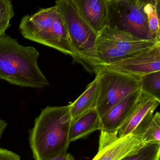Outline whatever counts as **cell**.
<instances>
[{
	"mask_svg": "<svg viewBox=\"0 0 160 160\" xmlns=\"http://www.w3.org/2000/svg\"><path fill=\"white\" fill-rule=\"evenodd\" d=\"M72 122L69 105L47 106L42 110L29 138L34 160H49L67 152Z\"/></svg>",
	"mask_w": 160,
	"mask_h": 160,
	"instance_id": "cell-1",
	"label": "cell"
},
{
	"mask_svg": "<svg viewBox=\"0 0 160 160\" xmlns=\"http://www.w3.org/2000/svg\"><path fill=\"white\" fill-rule=\"evenodd\" d=\"M40 53L9 35L0 37V79L21 88L42 89L50 83L38 64Z\"/></svg>",
	"mask_w": 160,
	"mask_h": 160,
	"instance_id": "cell-2",
	"label": "cell"
},
{
	"mask_svg": "<svg viewBox=\"0 0 160 160\" xmlns=\"http://www.w3.org/2000/svg\"><path fill=\"white\" fill-rule=\"evenodd\" d=\"M25 39L52 48L76 59L65 21L58 8L54 5L42 8L33 14L24 16L19 26Z\"/></svg>",
	"mask_w": 160,
	"mask_h": 160,
	"instance_id": "cell-3",
	"label": "cell"
},
{
	"mask_svg": "<svg viewBox=\"0 0 160 160\" xmlns=\"http://www.w3.org/2000/svg\"><path fill=\"white\" fill-rule=\"evenodd\" d=\"M55 5L65 21L76 54L74 62L81 64L89 72L96 74L100 65L96 49L97 33L79 14L72 0H58Z\"/></svg>",
	"mask_w": 160,
	"mask_h": 160,
	"instance_id": "cell-4",
	"label": "cell"
},
{
	"mask_svg": "<svg viewBox=\"0 0 160 160\" xmlns=\"http://www.w3.org/2000/svg\"><path fill=\"white\" fill-rule=\"evenodd\" d=\"M159 44L160 42L142 40L106 26L97 35L96 40L99 66L129 58Z\"/></svg>",
	"mask_w": 160,
	"mask_h": 160,
	"instance_id": "cell-5",
	"label": "cell"
},
{
	"mask_svg": "<svg viewBox=\"0 0 160 160\" xmlns=\"http://www.w3.org/2000/svg\"><path fill=\"white\" fill-rule=\"evenodd\" d=\"M106 2L108 27L150 40L144 11L147 0H106Z\"/></svg>",
	"mask_w": 160,
	"mask_h": 160,
	"instance_id": "cell-6",
	"label": "cell"
},
{
	"mask_svg": "<svg viewBox=\"0 0 160 160\" xmlns=\"http://www.w3.org/2000/svg\"><path fill=\"white\" fill-rule=\"evenodd\" d=\"M99 93L96 108L100 119L113 106L140 90L138 79L116 71L98 67Z\"/></svg>",
	"mask_w": 160,
	"mask_h": 160,
	"instance_id": "cell-7",
	"label": "cell"
},
{
	"mask_svg": "<svg viewBox=\"0 0 160 160\" xmlns=\"http://www.w3.org/2000/svg\"><path fill=\"white\" fill-rule=\"evenodd\" d=\"M99 67L116 71L138 79L144 75L160 71V44L129 58Z\"/></svg>",
	"mask_w": 160,
	"mask_h": 160,
	"instance_id": "cell-8",
	"label": "cell"
},
{
	"mask_svg": "<svg viewBox=\"0 0 160 160\" xmlns=\"http://www.w3.org/2000/svg\"><path fill=\"white\" fill-rule=\"evenodd\" d=\"M146 145L137 135L119 138L118 135L101 134L98 152L92 160H120Z\"/></svg>",
	"mask_w": 160,
	"mask_h": 160,
	"instance_id": "cell-9",
	"label": "cell"
},
{
	"mask_svg": "<svg viewBox=\"0 0 160 160\" xmlns=\"http://www.w3.org/2000/svg\"><path fill=\"white\" fill-rule=\"evenodd\" d=\"M142 97V92L138 90L113 106L101 118V134L118 135L119 129L133 113Z\"/></svg>",
	"mask_w": 160,
	"mask_h": 160,
	"instance_id": "cell-10",
	"label": "cell"
},
{
	"mask_svg": "<svg viewBox=\"0 0 160 160\" xmlns=\"http://www.w3.org/2000/svg\"><path fill=\"white\" fill-rule=\"evenodd\" d=\"M142 93V99L137 108L118 131V137L122 138L129 135L139 136L160 104V101Z\"/></svg>",
	"mask_w": 160,
	"mask_h": 160,
	"instance_id": "cell-11",
	"label": "cell"
},
{
	"mask_svg": "<svg viewBox=\"0 0 160 160\" xmlns=\"http://www.w3.org/2000/svg\"><path fill=\"white\" fill-rule=\"evenodd\" d=\"M82 18L97 33L107 26L106 0H72Z\"/></svg>",
	"mask_w": 160,
	"mask_h": 160,
	"instance_id": "cell-12",
	"label": "cell"
},
{
	"mask_svg": "<svg viewBox=\"0 0 160 160\" xmlns=\"http://www.w3.org/2000/svg\"><path fill=\"white\" fill-rule=\"evenodd\" d=\"M101 130V119L96 108L89 110L72 122L69 132L70 143Z\"/></svg>",
	"mask_w": 160,
	"mask_h": 160,
	"instance_id": "cell-13",
	"label": "cell"
},
{
	"mask_svg": "<svg viewBox=\"0 0 160 160\" xmlns=\"http://www.w3.org/2000/svg\"><path fill=\"white\" fill-rule=\"evenodd\" d=\"M99 89V79L96 75L95 79L87 86L84 92L69 105L72 122L89 110L96 108Z\"/></svg>",
	"mask_w": 160,
	"mask_h": 160,
	"instance_id": "cell-14",
	"label": "cell"
},
{
	"mask_svg": "<svg viewBox=\"0 0 160 160\" xmlns=\"http://www.w3.org/2000/svg\"><path fill=\"white\" fill-rule=\"evenodd\" d=\"M144 11L148 19L150 40L160 42V0H147Z\"/></svg>",
	"mask_w": 160,
	"mask_h": 160,
	"instance_id": "cell-15",
	"label": "cell"
},
{
	"mask_svg": "<svg viewBox=\"0 0 160 160\" xmlns=\"http://www.w3.org/2000/svg\"><path fill=\"white\" fill-rule=\"evenodd\" d=\"M140 90L160 102V71L144 75L138 78Z\"/></svg>",
	"mask_w": 160,
	"mask_h": 160,
	"instance_id": "cell-16",
	"label": "cell"
},
{
	"mask_svg": "<svg viewBox=\"0 0 160 160\" xmlns=\"http://www.w3.org/2000/svg\"><path fill=\"white\" fill-rule=\"evenodd\" d=\"M139 137L145 144H160V114L159 112L152 116Z\"/></svg>",
	"mask_w": 160,
	"mask_h": 160,
	"instance_id": "cell-17",
	"label": "cell"
},
{
	"mask_svg": "<svg viewBox=\"0 0 160 160\" xmlns=\"http://www.w3.org/2000/svg\"><path fill=\"white\" fill-rule=\"evenodd\" d=\"M160 144H148L120 160H160Z\"/></svg>",
	"mask_w": 160,
	"mask_h": 160,
	"instance_id": "cell-18",
	"label": "cell"
},
{
	"mask_svg": "<svg viewBox=\"0 0 160 160\" xmlns=\"http://www.w3.org/2000/svg\"><path fill=\"white\" fill-rule=\"evenodd\" d=\"M15 16L13 6L10 0H0V37L6 35L10 22Z\"/></svg>",
	"mask_w": 160,
	"mask_h": 160,
	"instance_id": "cell-19",
	"label": "cell"
},
{
	"mask_svg": "<svg viewBox=\"0 0 160 160\" xmlns=\"http://www.w3.org/2000/svg\"><path fill=\"white\" fill-rule=\"evenodd\" d=\"M0 160H21V157L13 152L0 148Z\"/></svg>",
	"mask_w": 160,
	"mask_h": 160,
	"instance_id": "cell-20",
	"label": "cell"
},
{
	"mask_svg": "<svg viewBox=\"0 0 160 160\" xmlns=\"http://www.w3.org/2000/svg\"><path fill=\"white\" fill-rule=\"evenodd\" d=\"M49 160H75V159L71 153L66 152V153L60 154Z\"/></svg>",
	"mask_w": 160,
	"mask_h": 160,
	"instance_id": "cell-21",
	"label": "cell"
},
{
	"mask_svg": "<svg viewBox=\"0 0 160 160\" xmlns=\"http://www.w3.org/2000/svg\"><path fill=\"white\" fill-rule=\"evenodd\" d=\"M7 126V123L4 120L0 118V139L1 138L2 134L5 131Z\"/></svg>",
	"mask_w": 160,
	"mask_h": 160,
	"instance_id": "cell-22",
	"label": "cell"
}]
</instances>
